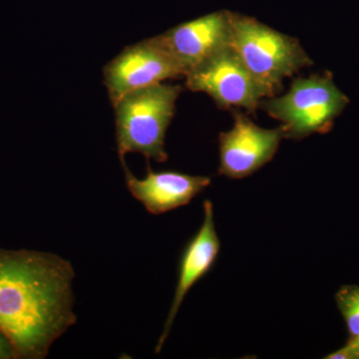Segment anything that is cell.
I'll return each mask as SVG.
<instances>
[{"instance_id":"obj_2","label":"cell","mask_w":359,"mask_h":359,"mask_svg":"<svg viewBox=\"0 0 359 359\" xmlns=\"http://www.w3.org/2000/svg\"><path fill=\"white\" fill-rule=\"evenodd\" d=\"M182 86L158 83L130 92L113 105L115 110L116 143L122 166L130 153L164 163L167 130L176 113Z\"/></svg>"},{"instance_id":"obj_1","label":"cell","mask_w":359,"mask_h":359,"mask_svg":"<svg viewBox=\"0 0 359 359\" xmlns=\"http://www.w3.org/2000/svg\"><path fill=\"white\" fill-rule=\"evenodd\" d=\"M72 264L53 252L0 248V332L14 359L47 358L76 323Z\"/></svg>"},{"instance_id":"obj_8","label":"cell","mask_w":359,"mask_h":359,"mask_svg":"<svg viewBox=\"0 0 359 359\" xmlns=\"http://www.w3.org/2000/svg\"><path fill=\"white\" fill-rule=\"evenodd\" d=\"M155 37L186 77L189 72L228 46L230 13L208 14L175 26Z\"/></svg>"},{"instance_id":"obj_7","label":"cell","mask_w":359,"mask_h":359,"mask_svg":"<svg viewBox=\"0 0 359 359\" xmlns=\"http://www.w3.org/2000/svg\"><path fill=\"white\" fill-rule=\"evenodd\" d=\"M233 126L219 136V174L229 179L252 176L273 159L285 138L282 126L266 129L233 110Z\"/></svg>"},{"instance_id":"obj_6","label":"cell","mask_w":359,"mask_h":359,"mask_svg":"<svg viewBox=\"0 0 359 359\" xmlns=\"http://www.w3.org/2000/svg\"><path fill=\"white\" fill-rule=\"evenodd\" d=\"M183 77V70L156 37L125 47L103 68L104 85L112 105L130 92Z\"/></svg>"},{"instance_id":"obj_10","label":"cell","mask_w":359,"mask_h":359,"mask_svg":"<svg viewBox=\"0 0 359 359\" xmlns=\"http://www.w3.org/2000/svg\"><path fill=\"white\" fill-rule=\"evenodd\" d=\"M127 189L148 212L159 216L190 204L212 183L211 177L193 176L177 171H153L147 166L143 179L137 178L124 166Z\"/></svg>"},{"instance_id":"obj_4","label":"cell","mask_w":359,"mask_h":359,"mask_svg":"<svg viewBox=\"0 0 359 359\" xmlns=\"http://www.w3.org/2000/svg\"><path fill=\"white\" fill-rule=\"evenodd\" d=\"M348 102L330 75H313L294 80L285 95L264 99L259 108L282 122L285 138L301 140L330 131Z\"/></svg>"},{"instance_id":"obj_11","label":"cell","mask_w":359,"mask_h":359,"mask_svg":"<svg viewBox=\"0 0 359 359\" xmlns=\"http://www.w3.org/2000/svg\"><path fill=\"white\" fill-rule=\"evenodd\" d=\"M335 302L346 323L348 339L359 335V285L340 287L335 294Z\"/></svg>"},{"instance_id":"obj_9","label":"cell","mask_w":359,"mask_h":359,"mask_svg":"<svg viewBox=\"0 0 359 359\" xmlns=\"http://www.w3.org/2000/svg\"><path fill=\"white\" fill-rule=\"evenodd\" d=\"M203 210L204 218L202 226L187 244L180 259L178 280L162 334L160 335L156 346L155 353L157 354L161 353L169 337L177 314L187 294L201 278H204L211 271L218 259L221 241L215 226L214 208L211 201H204Z\"/></svg>"},{"instance_id":"obj_12","label":"cell","mask_w":359,"mask_h":359,"mask_svg":"<svg viewBox=\"0 0 359 359\" xmlns=\"http://www.w3.org/2000/svg\"><path fill=\"white\" fill-rule=\"evenodd\" d=\"M327 359H359V335L347 340L346 344L334 353L327 354Z\"/></svg>"},{"instance_id":"obj_3","label":"cell","mask_w":359,"mask_h":359,"mask_svg":"<svg viewBox=\"0 0 359 359\" xmlns=\"http://www.w3.org/2000/svg\"><path fill=\"white\" fill-rule=\"evenodd\" d=\"M266 98L283 89L285 78L313 65L299 40L249 16L230 13V42Z\"/></svg>"},{"instance_id":"obj_5","label":"cell","mask_w":359,"mask_h":359,"mask_svg":"<svg viewBox=\"0 0 359 359\" xmlns=\"http://www.w3.org/2000/svg\"><path fill=\"white\" fill-rule=\"evenodd\" d=\"M185 79L187 88L204 92L222 109H244L252 114L266 98L230 45L189 72Z\"/></svg>"}]
</instances>
